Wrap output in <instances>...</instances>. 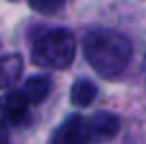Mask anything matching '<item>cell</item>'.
I'll return each instance as SVG.
<instances>
[{
    "instance_id": "obj_3",
    "label": "cell",
    "mask_w": 146,
    "mask_h": 144,
    "mask_svg": "<svg viewBox=\"0 0 146 144\" xmlns=\"http://www.w3.org/2000/svg\"><path fill=\"white\" fill-rule=\"evenodd\" d=\"M91 136H89V121L80 115H74L66 119L62 125L55 129L53 138L49 144H89Z\"/></svg>"
},
{
    "instance_id": "obj_7",
    "label": "cell",
    "mask_w": 146,
    "mask_h": 144,
    "mask_svg": "<svg viewBox=\"0 0 146 144\" xmlns=\"http://www.w3.org/2000/svg\"><path fill=\"white\" fill-rule=\"evenodd\" d=\"M23 93L28 96V100L32 104H40L42 100H47L49 93H51L53 89V83L51 78L47 76V74H34V76L26 78V83H23Z\"/></svg>"
},
{
    "instance_id": "obj_6",
    "label": "cell",
    "mask_w": 146,
    "mask_h": 144,
    "mask_svg": "<svg viewBox=\"0 0 146 144\" xmlns=\"http://www.w3.org/2000/svg\"><path fill=\"white\" fill-rule=\"evenodd\" d=\"M23 59L19 53H9L0 57V89H9L21 76Z\"/></svg>"
},
{
    "instance_id": "obj_8",
    "label": "cell",
    "mask_w": 146,
    "mask_h": 144,
    "mask_svg": "<svg viewBox=\"0 0 146 144\" xmlns=\"http://www.w3.org/2000/svg\"><path fill=\"white\" fill-rule=\"evenodd\" d=\"M95 96H98V87H95L91 81H87V78L76 81L72 85V89H70V100L78 108H87L89 104L95 100Z\"/></svg>"
},
{
    "instance_id": "obj_5",
    "label": "cell",
    "mask_w": 146,
    "mask_h": 144,
    "mask_svg": "<svg viewBox=\"0 0 146 144\" xmlns=\"http://www.w3.org/2000/svg\"><path fill=\"white\" fill-rule=\"evenodd\" d=\"M119 127H121V121L114 112H108V110L95 112L89 119V136H91V142L102 144V142L112 140L119 133Z\"/></svg>"
},
{
    "instance_id": "obj_4",
    "label": "cell",
    "mask_w": 146,
    "mask_h": 144,
    "mask_svg": "<svg viewBox=\"0 0 146 144\" xmlns=\"http://www.w3.org/2000/svg\"><path fill=\"white\" fill-rule=\"evenodd\" d=\"M30 106H32V102L28 100L23 89H19V91L13 89V91L4 93L0 98V115H2V119L9 125H21L28 119Z\"/></svg>"
},
{
    "instance_id": "obj_2",
    "label": "cell",
    "mask_w": 146,
    "mask_h": 144,
    "mask_svg": "<svg viewBox=\"0 0 146 144\" xmlns=\"http://www.w3.org/2000/svg\"><path fill=\"white\" fill-rule=\"evenodd\" d=\"M76 55V40L68 30H49L34 42L32 47V64L49 70H66L72 66Z\"/></svg>"
},
{
    "instance_id": "obj_1",
    "label": "cell",
    "mask_w": 146,
    "mask_h": 144,
    "mask_svg": "<svg viewBox=\"0 0 146 144\" xmlns=\"http://www.w3.org/2000/svg\"><path fill=\"white\" fill-rule=\"evenodd\" d=\"M83 53L87 64L102 78H119L131 62L133 47L123 34L100 28L85 34Z\"/></svg>"
},
{
    "instance_id": "obj_9",
    "label": "cell",
    "mask_w": 146,
    "mask_h": 144,
    "mask_svg": "<svg viewBox=\"0 0 146 144\" xmlns=\"http://www.w3.org/2000/svg\"><path fill=\"white\" fill-rule=\"evenodd\" d=\"M28 4L40 15H55L66 7V0H28Z\"/></svg>"
}]
</instances>
